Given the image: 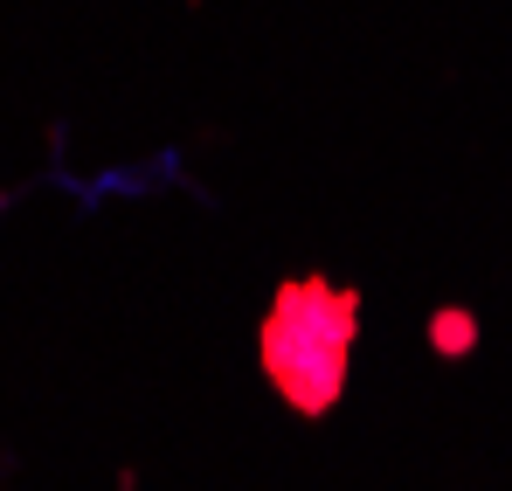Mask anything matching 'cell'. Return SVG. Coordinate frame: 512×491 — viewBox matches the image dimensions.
<instances>
[{
	"mask_svg": "<svg viewBox=\"0 0 512 491\" xmlns=\"http://www.w3.org/2000/svg\"><path fill=\"white\" fill-rule=\"evenodd\" d=\"M353 332H360V291L326 284V277H291V284L270 298L263 332H256L263 381H270L298 415L319 422L346 388Z\"/></svg>",
	"mask_w": 512,
	"mask_h": 491,
	"instance_id": "1",
	"label": "cell"
},
{
	"mask_svg": "<svg viewBox=\"0 0 512 491\" xmlns=\"http://www.w3.org/2000/svg\"><path fill=\"white\" fill-rule=\"evenodd\" d=\"M429 346H436L443 360H464V353L478 346V319H471L464 305H443V312L429 319Z\"/></svg>",
	"mask_w": 512,
	"mask_h": 491,
	"instance_id": "2",
	"label": "cell"
}]
</instances>
